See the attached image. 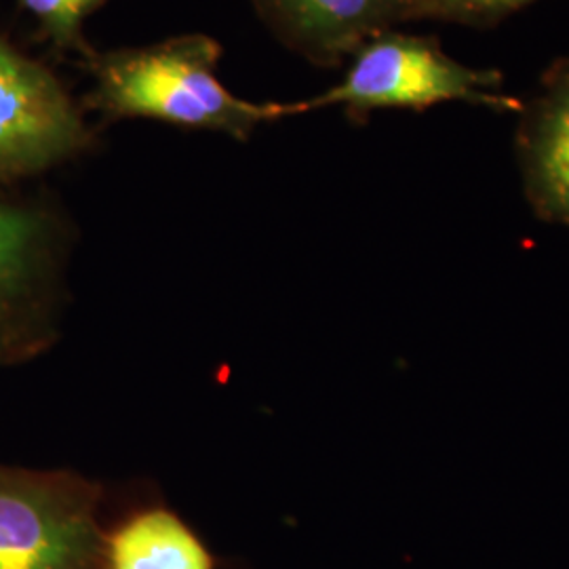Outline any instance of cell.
Masks as SVG:
<instances>
[{
  "label": "cell",
  "instance_id": "cell-9",
  "mask_svg": "<svg viewBox=\"0 0 569 569\" xmlns=\"http://www.w3.org/2000/svg\"><path fill=\"white\" fill-rule=\"evenodd\" d=\"M21 4L41 21L44 32L58 47L77 49L84 56H93L82 42V20L102 7L108 0H20Z\"/></svg>",
  "mask_w": 569,
  "mask_h": 569
},
{
  "label": "cell",
  "instance_id": "cell-2",
  "mask_svg": "<svg viewBox=\"0 0 569 569\" xmlns=\"http://www.w3.org/2000/svg\"><path fill=\"white\" fill-rule=\"evenodd\" d=\"M498 79L449 60L430 42L407 37H380L366 44L345 81L326 93L289 103L291 117L327 106L371 108H416L443 102H470L519 110L515 98L491 91Z\"/></svg>",
  "mask_w": 569,
  "mask_h": 569
},
{
  "label": "cell",
  "instance_id": "cell-5",
  "mask_svg": "<svg viewBox=\"0 0 569 569\" xmlns=\"http://www.w3.org/2000/svg\"><path fill=\"white\" fill-rule=\"evenodd\" d=\"M103 569H213L203 540L167 509L140 510L103 536Z\"/></svg>",
  "mask_w": 569,
  "mask_h": 569
},
{
  "label": "cell",
  "instance_id": "cell-6",
  "mask_svg": "<svg viewBox=\"0 0 569 569\" xmlns=\"http://www.w3.org/2000/svg\"><path fill=\"white\" fill-rule=\"evenodd\" d=\"M523 171L536 211L569 226V72L555 82L529 127Z\"/></svg>",
  "mask_w": 569,
  "mask_h": 569
},
{
  "label": "cell",
  "instance_id": "cell-10",
  "mask_svg": "<svg viewBox=\"0 0 569 569\" xmlns=\"http://www.w3.org/2000/svg\"><path fill=\"white\" fill-rule=\"evenodd\" d=\"M529 0H409L407 13L449 18V20H488L523 7Z\"/></svg>",
  "mask_w": 569,
  "mask_h": 569
},
{
  "label": "cell",
  "instance_id": "cell-1",
  "mask_svg": "<svg viewBox=\"0 0 569 569\" xmlns=\"http://www.w3.org/2000/svg\"><path fill=\"white\" fill-rule=\"evenodd\" d=\"M220 44L203 34L108 56H91V106L112 119H157L224 131L244 140L262 122L291 117L289 103H253L216 77Z\"/></svg>",
  "mask_w": 569,
  "mask_h": 569
},
{
  "label": "cell",
  "instance_id": "cell-3",
  "mask_svg": "<svg viewBox=\"0 0 569 569\" xmlns=\"http://www.w3.org/2000/svg\"><path fill=\"white\" fill-rule=\"evenodd\" d=\"M102 550L91 489L0 468V569H103Z\"/></svg>",
  "mask_w": 569,
  "mask_h": 569
},
{
  "label": "cell",
  "instance_id": "cell-4",
  "mask_svg": "<svg viewBox=\"0 0 569 569\" xmlns=\"http://www.w3.org/2000/svg\"><path fill=\"white\" fill-rule=\"evenodd\" d=\"M87 142L89 131L60 82L0 42V178L60 163Z\"/></svg>",
  "mask_w": 569,
  "mask_h": 569
},
{
  "label": "cell",
  "instance_id": "cell-7",
  "mask_svg": "<svg viewBox=\"0 0 569 569\" xmlns=\"http://www.w3.org/2000/svg\"><path fill=\"white\" fill-rule=\"evenodd\" d=\"M298 41L315 51H342L378 28L409 0H262Z\"/></svg>",
  "mask_w": 569,
  "mask_h": 569
},
{
  "label": "cell",
  "instance_id": "cell-8",
  "mask_svg": "<svg viewBox=\"0 0 569 569\" xmlns=\"http://www.w3.org/2000/svg\"><path fill=\"white\" fill-rule=\"evenodd\" d=\"M42 224L37 216L0 203V338L23 317L41 264Z\"/></svg>",
  "mask_w": 569,
  "mask_h": 569
}]
</instances>
